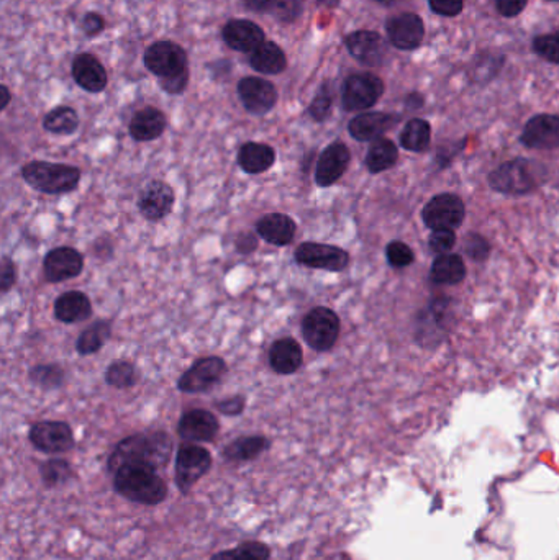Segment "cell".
Segmentation results:
<instances>
[{
	"instance_id": "cell-1",
	"label": "cell",
	"mask_w": 559,
	"mask_h": 560,
	"mask_svg": "<svg viewBox=\"0 0 559 560\" xmlns=\"http://www.w3.org/2000/svg\"><path fill=\"white\" fill-rule=\"evenodd\" d=\"M173 452V439L165 431L136 433L122 439L107 460V470L114 476L126 464H146L156 468L166 466Z\"/></svg>"
},
{
	"instance_id": "cell-2",
	"label": "cell",
	"mask_w": 559,
	"mask_h": 560,
	"mask_svg": "<svg viewBox=\"0 0 559 560\" xmlns=\"http://www.w3.org/2000/svg\"><path fill=\"white\" fill-rule=\"evenodd\" d=\"M117 495L145 507H158L167 498L166 482L159 477L158 468L146 464H126L114 474Z\"/></svg>"
},
{
	"instance_id": "cell-3",
	"label": "cell",
	"mask_w": 559,
	"mask_h": 560,
	"mask_svg": "<svg viewBox=\"0 0 559 560\" xmlns=\"http://www.w3.org/2000/svg\"><path fill=\"white\" fill-rule=\"evenodd\" d=\"M21 177L31 188L42 194L61 196L77 188L81 182V169L48 161H31L21 167Z\"/></svg>"
},
{
	"instance_id": "cell-4",
	"label": "cell",
	"mask_w": 559,
	"mask_h": 560,
	"mask_svg": "<svg viewBox=\"0 0 559 560\" xmlns=\"http://www.w3.org/2000/svg\"><path fill=\"white\" fill-rule=\"evenodd\" d=\"M545 167L530 159H514L504 163L489 176V186L507 196L529 194L545 179Z\"/></svg>"
},
{
	"instance_id": "cell-5",
	"label": "cell",
	"mask_w": 559,
	"mask_h": 560,
	"mask_svg": "<svg viewBox=\"0 0 559 560\" xmlns=\"http://www.w3.org/2000/svg\"><path fill=\"white\" fill-rule=\"evenodd\" d=\"M214 464L210 451L200 444H182L174 462V482L181 495H187L197 482L207 476Z\"/></svg>"
},
{
	"instance_id": "cell-6",
	"label": "cell",
	"mask_w": 559,
	"mask_h": 560,
	"mask_svg": "<svg viewBox=\"0 0 559 560\" xmlns=\"http://www.w3.org/2000/svg\"><path fill=\"white\" fill-rule=\"evenodd\" d=\"M302 336L313 351H330L340 336L338 315L327 307L312 308L302 320Z\"/></svg>"
},
{
	"instance_id": "cell-7",
	"label": "cell",
	"mask_w": 559,
	"mask_h": 560,
	"mask_svg": "<svg viewBox=\"0 0 559 560\" xmlns=\"http://www.w3.org/2000/svg\"><path fill=\"white\" fill-rule=\"evenodd\" d=\"M227 363L218 356L200 357L192 364L177 380V388L182 394H206L215 388L227 375Z\"/></svg>"
},
{
	"instance_id": "cell-8",
	"label": "cell",
	"mask_w": 559,
	"mask_h": 560,
	"mask_svg": "<svg viewBox=\"0 0 559 560\" xmlns=\"http://www.w3.org/2000/svg\"><path fill=\"white\" fill-rule=\"evenodd\" d=\"M384 83L376 74L358 73L343 84L342 104L346 112L368 110L383 97Z\"/></svg>"
},
{
	"instance_id": "cell-9",
	"label": "cell",
	"mask_w": 559,
	"mask_h": 560,
	"mask_svg": "<svg viewBox=\"0 0 559 560\" xmlns=\"http://www.w3.org/2000/svg\"><path fill=\"white\" fill-rule=\"evenodd\" d=\"M28 439L31 446L48 456L69 452L76 446L73 429L66 421H38L31 426Z\"/></svg>"
},
{
	"instance_id": "cell-10",
	"label": "cell",
	"mask_w": 559,
	"mask_h": 560,
	"mask_svg": "<svg viewBox=\"0 0 559 560\" xmlns=\"http://www.w3.org/2000/svg\"><path fill=\"white\" fill-rule=\"evenodd\" d=\"M296 262L309 269L342 272L350 264V254L344 249L321 243H302L294 252Z\"/></svg>"
},
{
	"instance_id": "cell-11",
	"label": "cell",
	"mask_w": 559,
	"mask_h": 560,
	"mask_svg": "<svg viewBox=\"0 0 559 560\" xmlns=\"http://www.w3.org/2000/svg\"><path fill=\"white\" fill-rule=\"evenodd\" d=\"M465 204L455 194H440L424 207V223L430 229H453L465 220Z\"/></svg>"
},
{
	"instance_id": "cell-12",
	"label": "cell",
	"mask_w": 559,
	"mask_h": 560,
	"mask_svg": "<svg viewBox=\"0 0 559 560\" xmlns=\"http://www.w3.org/2000/svg\"><path fill=\"white\" fill-rule=\"evenodd\" d=\"M143 62L150 73L155 74L159 79H165L186 71L187 52L176 43L158 42L146 50Z\"/></svg>"
},
{
	"instance_id": "cell-13",
	"label": "cell",
	"mask_w": 559,
	"mask_h": 560,
	"mask_svg": "<svg viewBox=\"0 0 559 560\" xmlns=\"http://www.w3.org/2000/svg\"><path fill=\"white\" fill-rule=\"evenodd\" d=\"M176 202L174 188L163 180H150L140 192L138 210L148 221H161L171 215Z\"/></svg>"
},
{
	"instance_id": "cell-14",
	"label": "cell",
	"mask_w": 559,
	"mask_h": 560,
	"mask_svg": "<svg viewBox=\"0 0 559 560\" xmlns=\"http://www.w3.org/2000/svg\"><path fill=\"white\" fill-rule=\"evenodd\" d=\"M220 423L217 416L208 410H189L181 416L177 423V435L190 444H200V443H212L218 435Z\"/></svg>"
},
{
	"instance_id": "cell-15",
	"label": "cell",
	"mask_w": 559,
	"mask_h": 560,
	"mask_svg": "<svg viewBox=\"0 0 559 560\" xmlns=\"http://www.w3.org/2000/svg\"><path fill=\"white\" fill-rule=\"evenodd\" d=\"M385 33L393 48L402 52H412L424 42V20L417 13H401L385 23Z\"/></svg>"
},
{
	"instance_id": "cell-16",
	"label": "cell",
	"mask_w": 559,
	"mask_h": 560,
	"mask_svg": "<svg viewBox=\"0 0 559 560\" xmlns=\"http://www.w3.org/2000/svg\"><path fill=\"white\" fill-rule=\"evenodd\" d=\"M239 100L251 115L270 114L278 102L274 84L263 77H243L239 83Z\"/></svg>"
},
{
	"instance_id": "cell-17",
	"label": "cell",
	"mask_w": 559,
	"mask_h": 560,
	"mask_svg": "<svg viewBox=\"0 0 559 560\" xmlns=\"http://www.w3.org/2000/svg\"><path fill=\"white\" fill-rule=\"evenodd\" d=\"M43 270L48 282L61 284L83 274L84 256L69 246L52 249L43 260Z\"/></svg>"
},
{
	"instance_id": "cell-18",
	"label": "cell",
	"mask_w": 559,
	"mask_h": 560,
	"mask_svg": "<svg viewBox=\"0 0 559 560\" xmlns=\"http://www.w3.org/2000/svg\"><path fill=\"white\" fill-rule=\"evenodd\" d=\"M350 149L342 141H335L327 146L319 156L315 166V184L319 187H330L342 179L350 164Z\"/></svg>"
},
{
	"instance_id": "cell-19",
	"label": "cell",
	"mask_w": 559,
	"mask_h": 560,
	"mask_svg": "<svg viewBox=\"0 0 559 560\" xmlns=\"http://www.w3.org/2000/svg\"><path fill=\"white\" fill-rule=\"evenodd\" d=\"M344 44L352 58L364 66H379L387 54V44L376 31H352L344 38Z\"/></svg>"
},
{
	"instance_id": "cell-20",
	"label": "cell",
	"mask_w": 559,
	"mask_h": 560,
	"mask_svg": "<svg viewBox=\"0 0 559 560\" xmlns=\"http://www.w3.org/2000/svg\"><path fill=\"white\" fill-rule=\"evenodd\" d=\"M520 141L531 149H555L559 148L558 115L541 114L530 118Z\"/></svg>"
},
{
	"instance_id": "cell-21",
	"label": "cell",
	"mask_w": 559,
	"mask_h": 560,
	"mask_svg": "<svg viewBox=\"0 0 559 560\" xmlns=\"http://www.w3.org/2000/svg\"><path fill=\"white\" fill-rule=\"evenodd\" d=\"M222 38L231 50L239 52H253L266 42L264 31L255 21L243 19L230 20L227 25H223Z\"/></svg>"
},
{
	"instance_id": "cell-22",
	"label": "cell",
	"mask_w": 559,
	"mask_h": 560,
	"mask_svg": "<svg viewBox=\"0 0 559 560\" xmlns=\"http://www.w3.org/2000/svg\"><path fill=\"white\" fill-rule=\"evenodd\" d=\"M73 77L76 84L85 92H102L109 84V77H107L104 66L89 52L77 54L74 58Z\"/></svg>"
},
{
	"instance_id": "cell-23",
	"label": "cell",
	"mask_w": 559,
	"mask_h": 560,
	"mask_svg": "<svg viewBox=\"0 0 559 560\" xmlns=\"http://www.w3.org/2000/svg\"><path fill=\"white\" fill-rule=\"evenodd\" d=\"M256 231L263 241L270 243L272 246L282 248L290 244L296 238L297 225L289 215L268 213L256 221Z\"/></svg>"
},
{
	"instance_id": "cell-24",
	"label": "cell",
	"mask_w": 559,
	"mask_h": 560,
	"mask_svg": "<svg viewBox=\"0 0 559 560\" xmlns=\"http://www.w3.org/2000/svg\"><path fill=\"white\" fill-rule=\"evenodd\" d=\"M166 115L155 107H145L138 110L128 124V133L140 143L153 141L165 133L166 130Z\"/></svg>"
},
{
	"instance_id": "cell-25",
	"label": "cell",
	"mask_w": 559,
	"mask_h": 560,
	"mask_svg": "<svg viewBox=\"0 0 559 560\" xmlns=\"http://www.w3.org/2000/svg\"><path fill=\"white\" fill-rule=\"evenodd\" d=\"M395 124L397 118L393 115L368 112L354 116L348 124V132L356 141H376Z\"/></svg>"
},
{
	"instance_id": "cell-26",
	"label": "cell",
	"mask_w": 559,
	"mask_h": 560,
	"mask_svg": "<svg viewBox=\"0 0 559 560\" xmlns=\"http://www.w3.org/2000/svg\"><path fill=\"white\" fill-rule=\"evenodd\" d=\"M93 315L91 299L81 291L64 292L54 301V318L66 324L89 320Z\"/></svg>"
},
{
	"instance_id": "cell-27",
	"label": "cell",
	"mask_w": 559,
	"mask_h": 560,
	"mask_svg": "<svg viewBox=\"0 0 559 560\" xmlns=\"http://www.w3.org/2000/svg\"><path fill=\"white\" fill-rule=\"evenodd\" d=\"M304 354L294 338H280L272 342L270 349L271 369L280 375H292L302 367Z\"/></svg>"
},
{
	"instance_id": "cell-28",
	"label": "cell",
	"mask_w": 559,
	"mask_h": 560,
	"mask_svg": "<svg viewBox=\"0 0 559 560\" xmlns=\"http://www.w3.org/2000/svg\"><path fill=\"white\" fill-rule=\"evenodd\" d=\"M270 447L271 441L266 436H239L222 449V457L227 462H249L268 452Z\"/></svg>"
},
{
	"instance_id": "cell-29",
	"label": "cell",
	"mask_w": 559,
	"mask_h": 560,
	"mask_svg": "<svg viewBox=\"0 0 559 560\" xmlns=\"http://www.w3.org/2000/svg\"><path fill=\"white\" fill-rule=\"evenodd\" d=\"M274 163H276V151L272 146L248 141L239 148V166L249 176H256V174L270 171L271 167L274 166Z\"/></svg>"
},
{
	"instance_id": "cell-30",
	"label": "cell",
	"mask_w": 559,
	"mask_h": 560,
	"mask_svg": "<svg viewBox=\"0 0 559 560\" xmlns=\"http://www.w3.org/2000/svg\"><path fill=\"white\" fill-rule=\"evenodd\" d=\"M249 64L255 71L266 76H276L288 68L286 52H282L280 44L264 42L249 56Z\"/></svg>"
},
{
	"instance_id": "cell-31",
	"label": "cell",
	"mask_w": 559,
	"mask_h": 560,
	"mask_svg": "<svg viewBox=\"0 0 559 560\" xmlns=\"http://www.w3.org/2000/svg\"><path fill=\"white\" fill-rule=\"evenodd\" d=\"M112 336V323L109 320H97L87 326L76 341V351L81 356H91L99 353L105 342Z\"/></svg>"
},
{
	"instance_id": "cell-32",
	"label": "cell",
	"mask_w": 559,
	"mask_h": 560,
	"mask_svg": "<svg viewBox=\"0 0 559 560\" xmlns=\"http://www.w3.org/2000/svg\"><path fill=\"white\" fill-rule=\"evenodd\" d=\"M432 280L443 285H455L465 279L466 268L458 254H440L432 266Z\"/></svg>"
},
{
	"instance_id": "cell-33",
	"label": "cell",
	"mask_w": 559,
	"mask_h": 560,
	"mask_svg": "<svg viewBox=\"0 0 559 560\" xmlns=\"http://www.w3.org/2000/svg\"><path fill=\"white\" fill-rule=\"evenodd\" d=\"M399 149L387 138H379L373 141L366 155V167L371 174H379L383 171H387L397 163Z\"/></svg>"
},
{
	"instance_id": "cell-34",
	"label": "cell",
	"mask_w": 559,
	"mask_h": 560,
	"mask_svg": "<svg viewBox=\"0 0 559 560\" xmlns=\"http://www.w3.org/2000/svg\"><path fill=\"white\" fill-rule=\"evenodd\" d=\"M40 478L46 488L64 487L73 480L74 468L69 460L52 457L40 464Z\"/></svg>"
},
{
	"instance_id": "cell-35",
	"label": "cell",
	"mask_w": 559,
	"mask_h": 560,
	"mask_svg": "<svg viewBox=\"0 0 559 560\" xmlns=\"http://www.w3.org/2000/svg\"><path fill=\"white\" fill-rule=\"evenodd\" d=\"M43 128L53 135H74L79 128V116L71 107H56L45 116Z\"/></svg>"
},
{
	"instance_id": "cell-36",
	"label": "cell",
	"mask_w": 559,
	"mask_h": 560,
	"mask_svg": "<svg viewBox=\"0 0 559 560\" xmlns=\"http://www.w3.org/2000/svg\"><path fill=\"white\" fill-rule=\"evenodd\" d=\"M432 141V126L422 118H414L407 122L401 133V145L407 151L422 153Z\"/></svg>"
},
{
	"instance_id": "cell-37",
	"label": "cell",
	"mask_w": 559,
	"mask_h": 560,
	"mask_svg": "<svg viewBox=\"0 0 559 560\" xmlns=\"http://www.w3.org/2000/svg\"><path fill=\"white\" fill-rule=\"evenodd\" d=\"M28 379L31 384L40 387L42 390L52 392V390L61 388L64 385L66 372L58 364H38L31 367Z\"/></svg>"
},
{
	"instance_id": "cell-38",
	"label": "cell",
	"mask_w": 559,
	"mask_h": 560,
	"mask_svg": "<svg viewBox=\"0 0 559 560\" xmlns=\"http://www.w3.org/2000/svg\"><path fill=\"white\" fill-rule=\"evenodd\" d=\"M271 548L261 540H247L233 549L217 552L210 560H270Z\"/></svg>"
},
{
	"instance_id": "cell-39",
	"label": "cell",
	"mask_w": 559,
	"mask_h": 560,
	"mask_svg": "<svg viewBox=\"0 0 559 560\" xmlns=\"http://www.w3.org/2000/svg\"><path fill=\"white\" fill-rule=\"evenodd\" d=\"M136 380H138L136 367L128 361H117L110 364L105 371V382L118 390L135 387Z\"/></svg>"
},
{
	"instance_id": "cell-40",
	"label": "cell",
	"mask_w": 559,
	"mask_h": 560,
	"mask_svg": "<svg viewBox=\"0 0 559 560\" xmlns=\"http://www.w3.org/2000/svg\"><path fill=\"white\" fill-rule=\"evenodd\" d=\"M332 105L333 93L332 89H330V84H323L320 87V91L317 92V95H315L313 100H312L311 107H309V115H311L315 122L321 124V122H325V120L330 116Z\"/></svg>"
},
{
	"instance_id": "cell-41",
	"label": "cell",
	"mask_w": 559,
	"mask_h": 560,
	"mask_svg": "<svg viewBox=\"0 0 559 560\" xmlns=\"http://www.w3.org/2000/svg\"><path fill=\"white\" fill-rule=\"evenodd\" d=\"M533 50L545 61L559 64V31L537 36L533 40Z\"/></svg>"
},
{
	"instance_id": "cell-42",
	"label": "cell",
	"mask_w": 559,
	"mask_h": 560,
	"mask_svg": "<svg viewBox=\"0 0 559 560\" xmlns=\"http://www.w3.org/2000/svg\"><path fill=\"white\" fill-rule=\"evenodd\" d=\"M302 12H304L302 0H274L271 9V13L280 23H294L301 17Z\"/></svg>"
},
{
	"instance_id": "cell-43",
	"label": "cell",
	"mask_w": 559,
	"mask_h": 560,
	"mask_svg": "<svg viewBox=\"0 0 559 560\" xmlns=\"http://www.w3.org/2000/svg\"><path fill=\"white\" fill-rule=\"evenodd\" d=\"M385 256H387L389 264H391L393 268H397V269L410 266L412 260H414L412 249L409 248L405 243H401V241H393V243L385 248Z\"/></svg>"
},
{
	"instance_id": "cell-44",
	"label": "cell",
	"mask_w": 559,
	"mask_h": 560,
	"mask_svg": "<svg viewBox=\"0 0 559 560\" xmlns=\"http://www.w3.org/2000/svg\"><path fill=\"white\" fill-rule=\"evenodd\" d=\"M19 279V269L17 264L9 256H2L0 260V292L7 293L13 289Z\"/></svg>"
},
{
	"instance_id": "cell-45",
	"label": "cell",
	"mask_w": 559,
	"mask_h": 560,
	"mask_svg": "<svg viewBox=\"0 0 559 560\" xmlns=\"http://www.w3.org/2000/svg\"><path fill=\"white\" fill-rule=\"evenodd\" d=\"M456 235L453 229H436L430 235V248L436 254H446L455 246Z\"/></svg>"
},
{
	"instance_id": "cell-46",
	"label": "cell",
	"mask_w": 559,
	"mask_h": 560,
	"mask_svg": "<svg viewBox=\"0 0 559 560\" xmlns=\"http://www.w3.org/2000/svg\"><path fill=\"white\" fill-rule=\"evenodd\" d=\"M245 406H247V398L243 395H231L215 402L217 412L225 416H239L245 412Z\"/></svg>"
},
{
	"instance_id": "cell-47",
	"label": "cell",
	"mask_w": 559,
	"mask_h": 560,
	"mask_svg": "<svg viewBox=\"0 0 559 560\" xmlns=\"http://www.w3.org/2000/svg\"><path fill=\"white\" fill-rule=\"evenodd\" d=\"M430 9L442 17H456L463 12L465 0H428Z\"/></svg>"
},
{
	"instance_id": "cell-48",
	"label": "cell",
	"mask_w": 559,
	"mask_h": 560,
	"mask_svg": "<svg viewBox=\"0 0 559 560\" xmlns=\"http://www.w3.org/2000/svg\"><path fill=\"white\" fill-rule=\"evenodd\" d=\"M187 84H189V69L165 77V79H159L161 89L167 93H182L187 89Z\"/></svg>"
},
{
	"instance_id": "cell-49",
	"label": "cell",
	"mask_w": 559,
	"mask_h": 560,
	"mask_svg": "<svg viewBox=\"0 0 559 560\" xmlns=\"http://www.w3.org/2000/svg\"><path fill=\"white\" fill-rule=\"evenodd\" d=\"M466 252L469 258L473 260H486L487 254H489V244H487L486 239L479 235H471L466 243Z\"/></svg>"
},
{
	"instance_id": "cell-50",
	"label": "cell",
	"mask_w": 559,
	"mask_h": 560,
	"mask_svg": "<svg viewBox=\"0 0 559 560\" xmlns=\"http://www.w3.org/2000/svg\"><path fill=\"white\" fill-rule=\"evenodd\" d=\"M529 0H496V7H498V13L512 19V17H517L522 12L525 11Z\"/></svg>"
},
{
	"instance_id": "cell-51",
	"label": "cell",
	"mask_w": 559,
	"mask_h": 560,
	"mask_svg": "<svg viewBox=\"0 0 559 560\" xmlns=\"http://www.w3.org/2000/svg\"><path fill=\"white\" fill-rule=\"evenodd\" d=\"M105 21L99 13H95V12H91V13H87L85 17H84L83 20V30L87 36H95V35H99L101 31L104 30Z\"/></svg>"
},
{
	"instance_id": "cell-52",
	"label": "cell",
	"mask_w": 559,
	"mask_h": 560,
	"mask_svg": "<svg viewBox=\"0 0 559 560\" xmlns=\"http://www.w3.org/2000/svg\"><path fill=\"white\" fill-rule=\"evenodd\" d=\"M235 248H237L239 254L248 256V254H253L258 249V239L251 233H239V236H237V241H235Z\"/></svg>"
},
{
	"instance_id": "cell-53",
	"label": "cell",
	"mask_w": 559,
	"mask_h": 560,
	"mask_svg": "<svg viewBox=\"0 0 559 560\" xmlns=\"http://www.w3.org/2000/svg\"><path fill=\"white\" fill-rule=\"evenodd\" d=\"M243 2H245V7L248 11L256 12V13L271 12L272 4H274V0H243Z\"/></svg>"
},
{
	"instance_id": "cell-54",
	"label": "cell",
	"mask_w": 559,
	"mask_h": 560,
	"mask_svg": "<svg viewBox=\"0 0 559 560\" xmlns=\"http://www.w3.org/2000/svg\"><path fill=\"white\" fill-rule=\"evenodd\" d=\"M0 93H2V102H0V108L5 110L7 105L11 104L12 95L11 91L5 87V85H0Z\"/></svg>"
},
{
	"instance_id": "cell-55",
	"label": "cell",
	"mask_w": 559,
	"mask_h": 560,
	"mask_svg": "<svg viewBox=\"0 0 559 560\" xmlns=\"http://www.w3.org/2000/svg\"><path fill=\"white\" fill-rule=\"evenodd\" d=\"M315 2L325 9H336L340 5V0H315Z\"/></svg>"
},
{
	"instance_id": "cell-56",
	"label": "cell",
	"mask_w": 559,
	"mask_h": 560,
	"mask_svg": "<svg viewBox=\"0 0 559 560\" xmlns=\"http://www.w3.org/2000/svg\"><path fill=\"white\" fill-rule=\"evenodd\" d=\"M376 2H379V4H383V5H393V4L402 2V0H376Z\"/></svg>"
},
{
	"instance_id": "cell-57",
	"label": "cell",
	"mask_w": 559,
	"mask_h": 560,
	"mask_svg": "<svg viewBox=\"0 0 559 560\" xmlns=\"http://www.w3.org/2000/svg\"><path fill=\"white\" fill-rule=\"evenodd\" d=\"M548 2H559V0H548Z\"/></svg>"
}]
</instances>
